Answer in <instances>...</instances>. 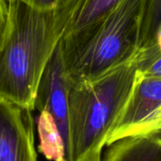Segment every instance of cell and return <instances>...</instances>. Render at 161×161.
<instances>
[{
	"mask_svg": "<svg viewBox=\"0 0 161 161\" xmlns=\"http://www.w3.org/2000/svg\"><path fill=\"white\" fill-rule=\"evenodd\" d=\"M8 3L0 42V98L32 111L42 75L73 15L74 0L52 10Z\"/></svg>",
	"mask_w": 161,
	"mask_h": 161,
	"instance_id": "6da1fadb",
	"label": "cell"
},
{
	"mask_svg": "<svg viewBox=\"0 0 161 161\" xmlns=\"http://www.w3.org/2000/svg\"><path fill=\"white\" fill-rule=\"evenodd\" d=\"M147 0H123L106 17L83 30L63 36L60 44L68 79H96L135 58Z\"/></svg>",
	"mask_w": 161,
	"mask_h": 161,
	"instance_id": "7a4b0ae2",
	"label": "cell"
},
{
	"mask_svg": "<svg viewBox=\"0 0 161 161\" xmlns=\"http://www.w3.org/2000/svg\"><path fill=\"white\" fill-rule=\"evenodd\" d=\"M137 75L132 59L92 81L68 79L71 161H91L102 155Z\"/></svg>",
	"mask_w": 161,
	"mask_h": 161,
	"instance_id": "3957f363",
	"label": "cell"
},
{
	"mask_svg": "<svg viewBox=\"0 0 161 161\" xmlns=\"http://www.w3.org/2000/svg\"><path fill=\"white\" fill-rule=\"evenodd\" d=\"M68 91L69 80L64 68L59 42L40 79L35 96L34 109L39 112H46L53 119L65 146L66 161H71Z\"/></svg>",
	"mask_w": 161,
	"mask_h": 161,
	"instance_id": "277c9868",
	"label": "cell"
},
{
	"mask_svg": "<svg viewBox=\"0 0 161 161\" xmlns=\"http://www.w3.org/2000/svg\"><path fill=\"white\" fill-rule=\"evenodd\" d=\"M0 161H38L31 111L0 98Z\"/></svg>",
	"mask_w": 161,
	"mask_h": 161,
	"instance_id": "5b68a950",
	"label": "cell"
},
{
	"mask_svg": "<svg viewBox=\"0 0 161 161\" xmlns=\"http://www.w3.org/2000/svg\"><path fill=\"white\" fill-rule=\"evenodd\" d=\"M161 107V77L138 74L133 90L108 139L107 145L128 136Z\"/></svg>",
	"mask_w": 161,
	"mask_h": 161,
	"instance_id": "8992f818",
	"label": "cell"
},
{
	"mask_svg": "<svg viewBox=\"0 0 161 161\" xmlns=\"http://www.w3.org/2000/svg\"><path fill=\"white\" fill-rule=\"evenodd\" d=\"M101 161H161V135L125 137L106 146Z\"/></svg>",
	"mask_w": 161,
	"mask_h": 161,
	"instance_id": "52a82bcc",
	"label": "cell"
},
{
	"mask_svg": "<svg viewBox=\"0 0 161 161\" xmlns=\"http://www.w3.org/2000/svg\"><path fill=\"white\" fill-rule=\"evenodd\" d=\"M123 0H74V11L63 36L96 24L116 8Z\"/></svg>",
	"mask_w": 161,
	"mask_h": 161,
	"instance_id": "ba28073f",
	"label": "cell"
},
{
	"mask_svg": "<svg viewBox=\"0 0 161 161\" xmlns=\"http://www.w3.org/2000/svg\"><path fill=\"white\" fill-rule=\"evenodd\" d=\"M40 151L47 159L66 161V150L58 129L46 112H40L38 120Z\"/></svg>",
	"mask_w": 161,
	"mask_h": 161,
	"instance_id": "9c48e42d",
	"label": "cell"
},
{
	"mask_svg": "<svg viewBox=\"0 0 161 161\" xmlns=\"http://www.w3.org/2000/svg\"><path fill=\"white\" fill-rule=\"evenodd\" d=\"M149 46H155L161 52V0L146 1L140 49Z\"/></svg>",
	"mask_w": 161,
	"mask_h": 161,
	"instance_id": "30bf717a",
	"label": "cell"
},
{
	"mask_svg": "<svg viewBox=\"0 0 161 161\" xmlns=\"http://www.w3.org/2000/svg\"><path fill=\"white\" fill-rule=\"evenodd\" d=\"M134 60L140 75L161 77V52L154 47L140 49Z\"/></svg>",
	"mask_w": 161,
	"mask_h": 161,
	"instance_id": "8fae6325",
	"label": "cell"
},
{
	"mask_svg": "<svg viewBox=\"0 0 161 161\" xmlns=\"http://www.w3.org/2000/svg\"><path fill=\"white\" fill-rule=\"evenodd\" d=\"M23 3L39 10H52L59 8L66 0H8Z\"/></svg>",
	"mask_w": 161,
	"mask_h": 161,
	"instance_id": "7c38bea8",
	"label": "cell"
},
{
	"mask_svg": "<svg viewBox=\"0 0 161 161\" xmlns=\"http://www.w3.org/2000/svg\"><path fill=\"white\" fill-rule=\"evenodd\" d=\"M8 13V3L7 0H0V42L7 25Z\"/></svg>",
	"mask_w": 161,
	"mask_h": 161,
	"instance_id": "4fadbf2b",
	"label": "cell"
},
{
	"mask_svg": "<svg viewBox=\"0 0 161 161\" xmlns=\"http://www.w3.org/2000/svg\"><path fill=\"white\" fill-rule=\"evenodd\" d=\"M91 161H101V157H96L95 158H93L92 160Z\"/></svg>",
	"mask_w": 161,
	"mask_h": 161,
	"instance_id": "5bb4252c",
	"label": "cell"
}]
</instances>
